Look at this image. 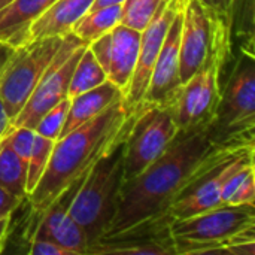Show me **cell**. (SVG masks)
Returning <instances> with one entry per match:
<instances>
[{"mask_svg":"<svg viewBox=\"0 0 255 255\" xmlns=\"http://www.w3.org/2000/svg\"><path fill=\"white\" fill-rule=\"evenodd\" d=\"M33 140H34V130L28 127H13L6 134L7 145L25 166L28 164V158L31 154V148H33Z\"/></svg>","mask_w":255,"mask_h":255,"instance_id":"484cf974","label":"cell"},{"mask_svg":"<svg viewBox=\"0 0 255 255\" xmlns=\"http://www.w3.org/2000/svg\"><path fill=\"white\" fill-rule=\"evenodd\" d=\"M254 148L255 145H251L236 149L218 164L202 173L191 184H188L170 205V217L173 220L188 218L224 205L221 202L224 182L241 166L254 161Z\"/></svg>","mask_w":255,"mask_h":255,"instance_id":"30bf717a","label":"cell"},{"mask_svg":"<svg viewBox=\"0 0 255 255\" xmlns=\"http://www.w3.org/2000/svg\"><path fill=\"white\" fill-rule=\"evenodd\" d=\"M236 149L239 148L224 146L215 139L211 123L178 130L167 149L149 167L123 184L117 214L105 236L167 215L170 205L188 184Z\"/></svg>","mask_w":255,"mask_h":255,"instance_id":"6da1fadb","label":"cell"},{"mask_svg":"<svg viewBox=\"0 0 255 255\" xmlns=\"http://www.w3.org/2000/svg\"><path fill=\"white\" fill-rule=\"evenodd\" d=\"M12 130V121L6 114V109L0 100V142L4 139V136Z\"/></svg>","mask_w":255,"mask_h":255,"instance_id":"1f68e13d","label":"cell"},{"mask_svg":"<svg viewBox=\"0 0 255 255\" xmlns=\"http://www.w3.org/2000/svg\"><path fill=\"white\" fill-rule=\"evenodd\" d=\"M85 176L76 179L66 188L52 205L40 215V223L33 235L48 238L60 247L69 250L72 255H85L87 236L82 227L69 215V206Z\"/></svg>","mask_w":255,"mask_h":255,"instance_id":"2e32d148","label":"cell"},{"mask_svg":"<svg viewBox=\"0 0 255 255\" xmlns=\"http://www.w3.org/2000/svg\"><path fill=\"white\" fill-rule=\"evenodd\" d=\"M164 0H124L121 4V21L133 30L142 31Z\"/></svg>","mask_w":255,"mask_h":255,"instance_id":"cb8c5ba5","label":"cell"},{"mask_svg":"<svg viewBox=\"0 0 255 255\" xmlns=\"http://www.w3.org/2000/svg\"><path fill=\"white\" fill-rule=\"evenodd\" d=\"M232 58L230 24L217 19L208 57L200 69L182 84L169 106L178 130H190L212 121L223 87L224 69Z\"/></svg>","mask_w":255,"mask_h":255,"instance_id":"277c9868","label":"cell"},{"mask_svg":"<svg viewBox=\"0 0 255 255\" xmlns=\"http://www.w3.org/2000/svg\"><path fill=\"white\" fill-rule=\"evenodd\" d=\"M106 79L108 78H106L102 66L99 64V61L96 60V57L87 46L84 49V52L81 54V57L76 63V67L73 70V75H72V79L69 84L67 97L73 99L78 94L85 93V91L103 84Z\"/></svg>","mask_w":255,"mask_h":255,"instance_id":"7402d4cb","label":"cell"},{"mask_svg":"<svg viewBox=\"0 0 255 255\" xmlns=\"http://www.w3.org/2000/svg\"><path fill=\"white\" fill-rule=\"evenodd\" d=\"M124 0H94L90 10H96V9H102L106 6H114V4H123Z\"/></svg>","mask_w":255,"mask_h":255,"instance_id":"e575fe53","label":"cell"},{"mask_svg":"<svg viewBox=\"0 0 255 255\" xmlns=\"http://www.w3.org/2000/svg\"><path fill=\"white\" fill-rule=\"evenodd\" d=\"M255 200V170L250 172L238 185L227 205H254Z\"/></svg>","mask_w":255,"mask_h":255,"instance_id":"83f0119b","label":"cell"},{"mask_svg":"<svg viewBox=\"0 0 255 255\" xmlns=\"http://www.w3.org/2000/svg\"><path fill=\"white\" fill-rule=\"evenodd\" d=\"M123 97V91L114 82L106 79L103 84L70 99V108L67 112L66 123L61 128L60 137L67 134L73 128L82 126L84 123L90 121L91 118L97 117L102 111H105L108 106H111L112 103Z\"/></svg>","mask_w":255,"mask_h":255,"instance_id":"d6986e66","label":"cell"},{"mask_svg":"<svg viewBox=\"0 0 255 255\" xmlns=\"http://www.w3.org/2000/svg\"><path fill=\"white\" fill-rule=\"evenodd\" d=\"M184 3L185 0H164L157 9L152 19L149 21V24L140 31V45L136 67L128 84V88L124 94V100L133 112L145 100L151 75L158 52L163 46L167 28L176 12L184 6Z\"/></svg>","mask_w":255,"mask_h":255,"instance_id":"8fae6325","label":"cell"},{"mask_svg":"<svg viewBox=\"0 0 255 255\" xmlns=\"http://www.w3.org/2000/svg\"><path fill=\"white\" fill-rule=\"evenodd\" d=\"M178 133L166 106L143 103L133 112L124 140V182L139 176L170 145Z\"/></svg>","mask_w":255,"mask_h":255,"instance_id":"52a82bcc","label":"cell"},{"mask_svg":"<svg viewBox=\"0 0 255 255\" xmlns=\"http://www.w3.org/2000/svg\"><path fill=\"white\" fill-rule=\"evenodd\" d=\"M4 218H10V214H1V212H0V221L4 220Z\"/></svg>","mask_w":255,"mask_h":255,"instance_id":"8d00e7d4","label":"cell"},{"mask_svg":"<svg viewBox=\"0 0 255 255\" xmlns=\"http://www.w3.org/2000/svg\"><path fill=\"white\" fill-rule=\"evenodd\" d=\"M88 46L87 42L81 40L72 31L64 34L63 43L48 66L46 72L40 78L37 87L34 88L30 99L25 102L19 114L12 121L13 127H28L33 128L39 120L58 102L67 97L69 84L76 67V63Z\"/></svg>","mask_w":255,"mask_h":255,"instance_id":"9c48e42d","label":"cell"},{"mask_svg":"<svg viewBox=\"0 0 255 255\" xmlns=\"http://www.w3.org/2000/svg\"><path fill=\"white\" fill-rule=\"evenodd\" d=\"M9 224H10V218H4L0 221V254L4 250V242H6L7 232H9Z\"/></svg>","mask_w":255,"mask_h":255,"instance_id":"836d02e7","label":"cell"},{"mask_svg":"<svg viewBox=\"0 0 255 255\" xmlns=\"http://www.w3.org/2000/svg\"><path fill=\"white\" fill-rule=\"evenodd\" d=\"M13 51H15V48H12V46L7 45V43L0 42V78H1V75H3V72H4V69H6V66H7V63H9V60H10Z\"/></svg>","mask_w":255,"mask_h":255,"instance_id":"d6a6232c","label":"cell"},{"mask_svg":"<svg viewBox=\"0 0 255 255\" xmlns=\"http://www.w3.org/2000/svg\"><path fill=\"white\" fill-rule=\"evenodd\" d=\"M25 181L27 166L10 149L4 136L0 142V187L24 202L27 199Z\"/></svg>","mask_w":255,"mask_h":255,"instance_id":"44dd1931","label":"cell"},{"mask_svg":"<svg viewBox=\"0 0 255 255\" xmlns=\"http://www.w3.org/2000/svg\"><path fill=\"white\" fill-rule=\"evenodd\" d=\"M55 140H51L48 137H43L37 133H34L33 148L27 164V181H25V190L27 196L34 190L37 182L40 181L42 175L45 173V169L48 166L49 157L52 154Z\"/></svg>","mask_w":255,"mask_h":255,"instance_id":"603a6c76","label":"cell"},{"mask_svg":"<svg viewBox=\"0 0 255 255\" xmlns=\"http://www.w3.org/2000/svg\"><path fill=\"white\" fill-rule=\"evenodd\" d=\"M121 21V4L106 6L96 10H88L72 27V33L81 40L90 43L102 34L112 30Z\"/></svg>","mask_w":255,"mask_h":255,"instance_id":"ffe728a7","label":"cell"},{"mask_svg":"<svg viewBox=\"0 0 255 255\" xmlns=\"http://www.w3.org/2000/svg\"><path fill=\"white\" fill-rule=\"evenodd\" d=\"M10 1H13V0H0V9H3L4 6H7Z\"/></svg>","mask_w":255,"mask_h":255,"instance_id":"d590c367","label":"cell"},{"mask_svg":"<svg viewBox=\"0 0 255 255\" xmlns=\"http://www.w3.org/2000/svg\"><path fill=\"white\" fill-rule=\"evenodd\" d=\"M230 73L223 78L218 106L211 121L215 139L230 148L254 145V46H238Z\"/></svg>","mask_w":255,"mask_h":255,"instance_id":"8992f818","label":"cell"},{"mask_svg":"<svg viewBox=\"0 0 255 255\" xmlns=\"http://www.w3.org/2000/svg\"><path fill=\"white\" fill-rule=\"evenodd\" d=\"M182 18H184V6L176 12L167 28L163 46L158 52L151 75V81L143 103L169 108L182 87L179 78V48H181Z\"/></svg>","mask_w":255,"mask_h":255,"instance_id":"9a60e30c","label":"cell"},{"mask_svg":"<svg viewBox=\"0 0 255 255\" xmlns=\"http://www.w3.org/2000/svg\"><path fill=\"white\" fill-rule=\"evenodd\" d=\"M22 203L21 199L15 197L13 194H10L9 191H6L4 188L0 187V212L1 214H10Z\"/></svg>","mask_w":255,"mask_h":255,"instance_id":"f546056e","label":"cell"},{"mask_svg":"<svg viewBox=\"0 0 255 255\" xmlns=\"http://www.w3.org/2000/svg\"><path fill=\"white\" fill-rule=\"evenodd\" d=\"M63 39L64 36H52L15 48L0 78V100L10 121H13L33 94L60 49Z\"/></svg>","mask_w":255,"mask_h":255,"instance_id":"ba28073f","label":"cell"},{"mask_svg":"<svg viewBox=\"0 0 255 255\" xmlns=\"http://www.w3.org/2000/svg\"><path fill=\"white\" fill-rule=\"evenodd\" d=\"M223 254L255 255V241H244V242H236L233 245H227Z\"/></svg>","mask_w":255,"mask_h":255,"instance_id":"4dcf8cb0","label":"cell"},{"mask_svg":"<svg viewBox=\"0 0 255 255\" xmlns=\"http://www.w3.org/2000/svg\"><path fill=\"white\" fill-rule=\"evenodd\" d=\"M170 235L176 255L223 254L227 245L255 241V205H221L172 220Z\"/></svg>","mask_w":255,"mask_h":255,"instance_id":"5b68a950","label":"cell"},{"mask_svg":"<svg viewBox=\"0 0 255 255\" xmlns=\"http://www.w3.org/2000/svg\"><path fill=\"white\" fill-rule=\"evenodd\" d=\"M217 19L202 0H185L179 48V78L182 84L200 69L208 57Z\"/></svg>","mask_w":255,"mask_h":255,"instance_id":"5bb4252c","label":"cell"},{"mask_svg":"<svg viewBox=\"0 0 255 255\" xmlns=\"http://www.w3.org/2000/svg\"><path fill=\"white\" fill-rule=\"evenodd\" d=\"M27 253L30 255H72L69 250L60 247L54 241L37 235L31 236Z\"/></svg>","mask_w":255,"mask_h":255,"instance_id":"4316f807","label":"cell"},{"mask_svg":"<svg viewBox=\"0 0 255 255\" xmlns=\"http://www.w3.org/2000/svg\"><path fill=\"white\" fill-rule=\"evenodd\" d=\"M140 45V31L124 24H117L112 30L88 43L90 51L102 66L106 78L126 94L131 81Z\"/></svg>","mask_w":255,"mask_h":255,"instance_id":"4fadbf2b","label":"cell"},{"mask_svg":"<svg viewBox=\"0 0 255 255\" xmlns=\"http://www.w3.org/2000/svg\"><path fill=\"white\" fill-rule=\"evenodd\" d=\"M170 214L133 226L121 233L103 236L87 248L97 255H176L170 235Z\"/></svg>","mask_w":255,"mask_h":255,"instance_id":"7c38bea8","label":"cell"},{"mask_svg":"<svg viewBox=\"0 0 255 255\" xmlns=\"http://www.w3.org/2000/svg\"><path fill=\"white\" fill-rule=\"evenodd\" d=\"M55 0H13L0 9V42L18 48L27 42L30 25Z\"/></svg>","mask_w":255,"mask_h":255,"instance_id":"ac0fdd59","label":"cell"},{"mask_svg":"<svg viewBox=\"0 0 255 255\" xmlns=\"http://www.w3.org/2000/svg\"><path fill=\"white\" fill-rule=\"evenodd\" d=\"M93 1L94 0H55L30 25L27 42L70 33L75 22L90 10Z\"/></svg>","mask_w":255,"mask_h":255,"instance_id":"e0dca14e","label":"cell"},{"mask_svg":"<svg viewBox=\"0 0 255 255\" xmlns=\"http://www.w3.org/2000/svg\"><path fill=\"white\" fill-rule=\"evenodd\" d=\"M202 1L214 18L223 19L230 24V15L235 0H202Z\"/></svg>","mask_w":255,"mask_h":255,"instance_id":"f1b7e54d","label":"cell"},{"mask_svg":"<svg viewBox=\"0 0 255 255\" xmlns=\"http://www.w3.org/2000/svg\"><path fill=\"white\" fill-rule=\"evenodd\" d=\"M124 140L115 143L88 170L69 206V215L87 236V248L109 232L117 214L124 184Z\"/></svg>","mask_w":255,"mask_h":255,"instance_id":"3957f363","label":"cell"},{"mask_svg":"<svg viewBox=\"0 0 255 255\" xmlns=\"http://www.w3.org/2000/svg\"><path fill=\"white\" fill-rule=\"evenodd\" d=\"M69 108H70L69 97L58 102L39 120V123L34 127V133H37L43 137H48L51 140H57L60 137L61 128L66 123Z\"/></svg>","mask_w":255,"mask_h":255,"instance_id":"d4e9b609","label":"cell"},{"mask_svg":"<svg viewBox=\"0 0 255 255\" xmlns=\"http://www.w3.org/2000/svg\"><path fill=\"white\" fill-rule=\"evenodd\" d=\"M131 120L133 111L123 97L57 139L45 173L25 199L31 211L40 217L66 188L85 176L99 158L126 137Z\"/></svg>","mask_w":255,"mask_h":255,"instance_id":"7a4b0ae2","label":"cell"}]
</instances>
